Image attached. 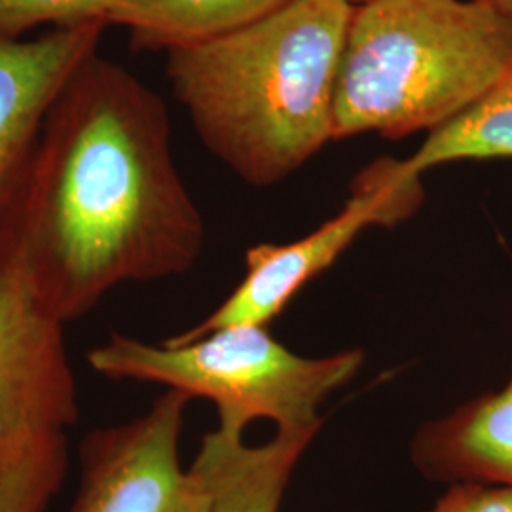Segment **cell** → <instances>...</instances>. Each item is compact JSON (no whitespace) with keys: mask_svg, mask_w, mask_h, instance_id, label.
<instances>
[{"mask_svg":"<svg viewBox=\"0 0 512 512\" xmlns=\"http://www.w3.org/2000/svg\"><path fill=\"white\" fill-rule=\"evenodd\" d=\"M203 245L164 99L95 52L55 95L0 220V277L65 327L118 285L190 272Z\"/></svg>","mask_w":512,"mask_h":512,"instance_id":"6da1fadb","label":"cell"},{"mask_svg":"<svg viewBox=\"0 0 512 512\" xmlns=\"http://www.w3.org/2000/svg\"><path fill=\"white\" fill-rule=\"evenodd\" d=\"M349 0H289L232 35L167 52V80L207 150L266 188L334 141Z\"/></svg>","mask_w":512,"mask_h":512,"instance_id":"7a4b0ae2","label":"cell"},{"mask_svg":"<svg viewBox=\"0 0 512 512\" xmlns=\"http://www.w3.org/2000/svg\"><path fill=\"white\" fill-rule=\"evenodd\" d=\"M512 63V19L478 0H366L342 52L334 141L404 139L471 109Z\"/></svg>","mask_w":512,"mask_h":512,"instance_id":"3957f363","label":"cell"},{"mask_svg":"<svg viewBox=\"0 0 512 512\" xmlns=\"http://www.w3.org/2000/svg\"><path fill=\"white\" fill-rule=\"evenodd\" d=\"M110 380L165 385L190 399H205L219 412V429L245 433L255 420H270L277 433H319L321 404L348 385L365 363L361 349L327 357H302L272 338L266 327L215 330L186 344H148L112 334L86 355Z\"/></svg>","mask_w":512,"mask_h":512,"instance_id":"277c9868","label":"cell"},{"mask_svg":"<svg viewBox=\"0 0 512 512\" xmlns=\"http://www.w3.org/2000/svg\"><path fill=\"white\" fill-rule=\"evenodd\" d=\"M425 200L421 175L406 160L380 158L363 167L349 186L344 209L291 243H258L245 253V275L234 293L192 329L169 344L200 340L215 330L266 327L306 283L344 255L368 226L393 228L410 219Z\"/></svg>","mask_w":512,"mask_h":512,"instance_id":"5b68a950","label":"cell"},{"mask_svg":"<svg viewBox=\"0 0 512 512\" xmlns=\"http://www.w3.org/2000/svg\"><path fill=\"white\" fill-rule=\"evenodd\" d=\"M190 401L167 389L145 414L82 440L80 484L69 512H207L205 478L179 458Z\"/></svg>","mask_w":512,"mask_h":512,"instance_id":"8992f818","label":"cell"},{"mask_svg":"<svg viewBox=\"0 0 512 512\" xmlns=\"http://www.w3.org/2000/svg\"><path fill=\"white\" fill-rule=\"evenodd\" d=\"M80 404L63 325L0 277V454L38 433H67Z\"/></svg>","mask_w":512,"mask_h":512,"instance_id":"52a82bcc","label":"cell"},{"mask_svg":"<svg viewBox=\"0 0 512 512\" xmlns=\"http://www.w3.org/2000/svg\"><path fill=\"white\" fill-rule=\"evenodd\" d=\"M107 27V21H92L35 40L0 37V220L25 179L55 95L99 52Z\"/></svg>","mask_w":512,"mask_h":512,"instance_id":"ba28073f","label":"cell"},{"mask_svg":"<svg viewBox=\"0 0 512 512\" xmlns=\"http://www.w3.org/2000/svg\"><path fill=\"white\" fill-rule=\"evenodd\" d=\"M410 461L435 482L512 486V370L503 389L421 425L410 444Z\"/></svg>","mask_w":512,"mask_h":512,"instance_id":"9c48e42d","label":"cell"},{"mask_svg":"<svg viewBox=\"0 0 512 512\" xmlns=\"http://www.w3.org/2000/svg\"><path fill=\"white\" fill-rule=\"evenodd\" d=\"M245 433L215 429L203 437L192 465L209 488L207 512H279L294 469L315 433H275L247 444Z\"/></svg>","mask_w":512,"mask_h":512,"instance_id":"30bf717a","label":"cell"},{"mask_svg":"<svg viewBox=\"0 0 512 512\" xmlns=\"http://www.w3.org/2000/svg\"><path fill=\"white\" fill-rule=\"evenodd\" d=\"M289 0H116L110 25H122L129 46L171 52L232 35Z\"/></svg>","mask_w":512,"mask_h":512,"instance_id":"8fae6325","label":"cell"},{"mask_svg":"<svg viewBox=\"0 0 512 512\" xmlns=\"http://www.w3.org/2000/svg\"><path fill=\"white\" fill-rule=\"evenodd\" d=\"M512 158V63L471 109L427 135L406 162L423 175L459 160Z\"/></svg>","mask_w":512,"mask_h":512,"instance_id":"7c38bea8","label":"cell"},{"mask_svg":"<svg viewBox=\"0 0 512 512\" xmlns=\"http://www.w3.org/2000/svg\"><path fill=\"white\" fill-rule=\"evenodd\" d=\"M67 469V433L16 440L0 454V512L48 511Z\"/></svg>","mask_w":512,"mask_h":512,"instance_id":"4fadbf2b","label":"cell"},{"mask_svg":"<svg viewBox=\"0 0 512 512\" xmlns=\"http://www.w3.org/2000/svg\"><path fill=\"white\" fill-rule=\"evenodd\" d=\"M116 0H0V37L19 40L40 25L69 29L107 21Z\"/></svg>","mask_w":512,"mask_h":512,"instance_id":"5bb4252c","label":"cell"},{"mask_svg":"<svg viewBox=\"0 0 512 512\" xmlns=\"http://www.w3.org/2000/svg\"><path fill=\"white\" fill-rule=\"evenodd\" d=\"M425 512H512V486L456 482Z\"/></svg>","mask_w":512,"mask_h":512,"instance_id":"9a60e30c","label":"cell"},{"mask_svg":"<svg viewBox=\"0 0 512 512\" xmlns=\"http://www.w3.org/2000/svg\"><path fill=\"white\" fill-rule=\"evenodd\" d=\"M490 8H494L495 12H499L501 16L512 19V0H478Z\"/></svg>","mask_w":512,"mask_h":512,"instance_id":"2e32d148","label":"cell"},{"mask_svg":"<svg viewBox=\"0 0 512 512\" xmlns=\"http://www.w3.org/2000/svg\"><path fill=\"white\" fill-rule=\"evenodd\" d=\"M349 2H351V4H355V6H357V4H363V2H366V0H349Z\"/></svg>","mask_w":512,"mask_h":512,"instance_id":"e0dca14e","label":"cell"}]
</instances>
